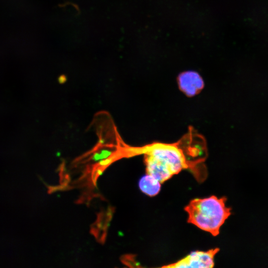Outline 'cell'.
<instances>
[{"label": "cell", "mask_w": 268, "mask_h": 268, "mask_svg": "<svg viewBox=\"0 0 268 268\" xmlns=\"http://www.w3.org/2000/svg\"><path fill=\"white\" fill-rule=\"evenodd\" d=\"M218 248L207 251H197L191 252L178 261L162 266L166 268H210L214 266V257L219 252Z\"/></svg>", "instance_id": "3"}, {"label": "cell", "mask_w": 268, "mask_h": 268, "mask_svg": "<svg viewBox=\"0 0 268 268\" xmlns=\"http://www.w3.org/2000/svg\"><path fill=\"white\" fill-rule=\"evenodd\" d=\"M227 199L215 196L196 198L185 207L188 214L187 221L213 236L219 233L220 227L231 215V208L225 205Z\"/></svg>", "instance_id": "2"}, {"label": "cell", "mask_w": 268, "mask_h": 268, "mask_svg": "<svg viewBox=\"0 0 268 268\" xmlns=\"http://www.w3.org/2000/svg\"><path fill=\"white\" fill-rule=\"evenodd\" d=\"M179 89L188 97L198 94L204 87L201 76L194 71H186L181 73L177 77Z\"/></svg>", "instance_id": "4"}, {"label": "cell", "mask_w": 268, "mask_h": 268, "mask_svg": "<svg viewBox=\"0 0 268 268\" xmlns=\"http://www.w3.org/2000/svg\"><path fill=\"white\" fill-rule=\"evenodd\" d=\"M136 150L144 155L147 174L161 184L184 169L200 179L207 154L204 138L191 127L176 142H154Z\"/></svg>", "instance_id": "1"}, {"label": "cell", "mask_w": 268, "mask_h": 268, "mask_svg": "<svg viewBox=\"0 0 268 268\" xmlns=\"http://www.w3.org/2000/svg\"><path fill=\"white\" fill-rule=\"evenodd\" d=\"M161 184L159 181L148 174L143 176L138 182L140 191L149 197H154L159 193Z\"/></svg>", "instance_id": "5"}]
</instances>
